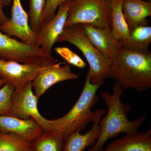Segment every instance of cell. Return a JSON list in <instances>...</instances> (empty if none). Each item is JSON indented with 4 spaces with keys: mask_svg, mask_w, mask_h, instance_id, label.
<instances>
[{
    "mask_svg": "<svg viewBox=\"0 0 151 151\" xmlns=\"http://www.w3.org/2000/svg\"><path fill=\"white\" fill-rule=\"evenodd\" d=\"M108 1H109V2H111V1H112V0H108Z\"/></svg>",
    "mask_w": 151,
    "mask_h": 151,
    "instance_id": "obj_30",
    "label": "cell"
},
{
    "mask_svg": "<svg viewBox=\"0 0 151 151\" xmlns=\"http://www.w3.org/2000/svg\"><path fill=\"white\" fill-rule=\"evenodd\" d=\"M61 64L62 63L60 62L46 66L41 70L32 81V88L38 100L54 84L78 78V75L71 72L69 64L61 66Z\"/></svg>",
    "mask_w": 151,
    "mask_h": 151,
    "instance_id": "obj_11",
    "label": "cell"
},
{
    "mask_svg": "<svg viewBox=\"0 0 151 151\" xmlns=\"http://www.w3.org/2000/svg\"><path fill=\"white\" fill-rule=\"evenodd\" d=\"M144 1H147L151 2V0H144Z\"/></svg>",
    "mask_w": 151,
    "mask_h": 151,
    "instance_id": "obj_29",
    "label": "cell"
},
{
    "mask_svg": "<svg viewBox=\"0 0 151 151\" xmlns=\"http://www.w3.org/2000/svg\"><path fill=\"white\" fill-rule=\"evenodd\" d=\"M123 1V0H112L111 2V34L114 39L122 45L128 40L130 35L122 12Z\"/></svg>",
    "mask_w": 151,
    "mask_h": 151,
    "instance_id": "obj_18",
    "label": "cell"
},
{
    "mask_svg": "<svg viewBox=\"0 0 151 151\" xmlns=\"http://www.w3.org/2000/svg\"><path fill=\"white\" fill-rule=\"evenodd\" d=\"M151 42V27L141 25L130 32L129 38L122 46L130 50L146 52L150 51Z\"/></svg>",
    "mask_w": 151,
    "mask_h": 151,
    "instance_id": "obj_19",
    "label": "cell"
},
{
    "mask_svg": "<svg viewBox=\"0 0 151 151\" xmlns=\"http://www.w3.org/2000/svg\"><path fill=\"white\" fill-rule=\"evenodd\" d=\"M47 0H29V22L30 27L36 36L41 27V19Z\"/></svg>",
    "mask_w": 151,
    "mask_h": 151,
    "instance_id": "obj_21",
    "label": "cell"
},
{
    "mask_svg": "<svg viewBox=\"0 0 151 151\" xmlns=\"http://www.w3.org/2000/svg\"><path fill=\"white\" fill-rule=\"evenodd\" d=\"M4 7L3 5L0 2V25L2 24L9 20V18L6 15L4 12Z\"/></svg>",
    "mask_w": 151,
    "mask_h": 151,
    "instance_id": "obj_25",
    "label": "cell"
},
{
    "mask_svg": "<svg viewBox=\"0 0 151 151\" xmlns=\"http://www.w3.org/2000/svg\"><path fill=\"white\" fill-rule=\"evenodd\" d=\"M44 67L36 64H22L0 59V77L19 92L34 80Z\"/></svg>",
    "mask_w": 151,
    "mask_h": 151,
    "instance_id": "obj_9",
    "label": "cell"
},
{
    "mask_svg": "<svg viewBox=\"0 0 151 151\" xmlns=\"http://www.w3.org/2000/svg\"><path fill=\"white\" fill-rule=\"evenodd\" d=\"M73 0H68L58 7L53 19L42 27L36 35L35 45L40 47L47 54L52 55V47L65 28L68 11Z\"/></svg>",
    "mask_w": 151,
    "mask_h": 151,
    "instance_id": "obj_10",
    "label": "cell"
},
{
    "mask_svg": "<svg viewBox=\"0 0 151 151\" xmlns=\"http://www.w3.org/2000/svg\"><path fill=\"white\" fill-rule=\"evenodd\" d=\"M12 1V0H0V2L2 4L4 7H5L6 6H10Z\"/></svg>",
    "mask_w": 151,
    "mask_h": 151,
    "instance_id": "obj_26",
    "label": "cell"
},
{
    "mask_svg": "<svg viewBox=\"0 0 151 151\" xmlns=\"http://www.w3.org/2000/svg\"><path fill=\"white\" fill-rule=\"evenodd\" d=\"M80 24L84 35L104 56L111 60L116 57L122 45L114 39L111 29Z\"/></svg>",
    "mask_w": 151,
    "mask_h": 151,
    "instance_id": "obj_12",
    "label": "cell"
},
{
    "mask_svg": "<svg viewBox=\"0 0 151 151\" xmlns=\"http://www.w3.org/2000/svg\"><path fill=\"white\" fill-rule=\"evenodd\" d=\"M32 82L21 91H14L12 97V116L24 120L33 118L44 130L52 131L49 120L42 117L38 110V100L33 92Z\"/></svg>",
    "mask_w": 151,
    "mask_h": 151,
    "instance_id": "obj_7",
    "label": "cell"
},
{
    "mask_svg": "<svg viewBox=\"0 0 151 151\" xmlns=\"http://www.w3.org/2000/svg\"><path fill=\"white\" fill-rule=\"evenodd\" d=\"M105 110L100 109L93 122L92 128L85 134L77 131L69 135L64 142L63 151H84L87 147H92L97 142L100 135V123Z\"/></svg>",
    "mask_w": 151,
    "mask_h": 151,
    "instance_id": "obj_14",
    "label": "cell"
},
{
    "mask_svg": "<svg viewBox=\"0 0 151 151\" xmlns=\"http://www.w3.org/2000/svg\"><path fill=\"white\" fill-rule=\"evenodd\" d=\"M55 50L66 60L68 64L81 68H84L86 66L84 60L68 47H57L55 48Z\"/></svg>",
    "mask_w": 151,
    "mask_h": 151,
    "instance_id": "obj_23",
    "label": "cell"
},
{
    "mask_svg": "<svg viewBox=\"0 0 151 151\" xmlns=\"http://www.w3.org/2000/svg\"><path fill=\"white\" fill-rule=\"evenodd\" d=\"M122 12L130 32L141 25H148L151 16V2L144 0H123Z\"/></svg>",
    "mask_w": 151,
    "mask_h": 151,
    "instance_id": "obj_15",
    "label": "cell"
},
{
    "mask_svg": "<svg viewBox=\"0 0 151 151\" xmlns=\"http://www.w3.org/2000/svg\"><path fill=\"white\" fill-rule=\"evenodd\" d=\"M24 151H32L30 149H28V150H25Z\"/></svg>",
    "mask_w": 151,
    "mask_h": 151,
    "instance_id": "obj_28",
    "label": "cell"
},
{
    "mask_svg": "<svg viewBox=\"0 0 151 151\" xmlns=\"http://www.w3.org/2000/svg\"><path fill=\"white\" fill-rule=\"evenodd\" d=\"M44 130L34 119L24 120L10 116H0V131L20 136L30 143Z\"/></svg>",
    "mask_w": 151,
    "mask_h": 151,
    "instance_id": "obj_13",
    "label": "cell"
},
{
    "mask_svg": "<svg viewBox=\"0 0 151 151\" xmlns=\"http://www.w3.org/2000/svg\"><path fill=\"white\" fill-rule=\"evenodd\" d=\"M100 151H151V130L126 134Z\"/></svg>",
    "mask_w": 151,
    "mask_h": 151,
    "instance_id": "obj_16",
    "label": "cell"
},
{
    "mask_svg": "<svg viewBox=\"0 0 151 151\" xmlns=\"http://www.w3.org/2000/svg\"><path fill=\"white\" fill-rule=\"evenodd\" d=\"M29 146L30 143L20 136L0 131V151H24Z\"/></svg>",
    "mask_w": 151,
    "mask_h": 151,
    "instance_id": "obj_20",
    "label": "cell"
},
{
    "mask_svg": "<svg viewBox=\"0 0 151 151\" xmlns=\"http://www.w3.org/2000/svg\"><path fill=\"white\" fill-rule=\"evenodd\" d=\"M125 89L115 82L113 93L105 91L100 94L108 107L106 116L100 119V131L99 137L96 143L88 151H100L108 140L119 135L120 133L126 134H135L139 132L146 119L144 114L134 121H130L127 116L130 107L122 103L121 95Z\"/></svg>",
    "mask_w": 151,
    "mask_h": 151,
    "instance_id": "obj_2",
    "label": "cell"
},
{
    "mask_svg": "<svg viewBox=\"0 0 151 151\" xmlns=\"http://www.w3.org/2000/svg\"><path fill=\"white\" fill-rule=\"evenodd\" d=\"M111 2L108 0H73L65 27L87 24L112 29Z\"/></svg>",
    "mask_w": 151,
    "mask_h": 151,
    "instance_id": "obj_5",
    "label": "cell"
},
{
    "mask_svg": "<svg viewBox=\"0 0 151 151\" xmlns=\"http://www.w3.org/2000/svg\"><path fill=\"white\" fill-rule=\"evenodd\" d=\"M67 42L80 50L89 63L88 74L90 83L100 86L108 78L111 60L104 55L84 35L81 24L64 28L57 42Z\"/></svg>",
    "mask_w": 151,
    "mask_h": 151,
    "instance_id": "obj_4",
    "label": "cell"
},
{
    "mask_svg": "<svg viewBox=\"0 0 151 151\" xmlns=\"http://www.w3.org/2000/svg\"><path fill=\"white\" fill-rule=\"evenodd\" d=\"M14 88L6 83L0 89V116H12V97Z\"/></svg>",
    "mask_w": 151,
    "mask_h": 151,
    "instance_id": "obj_22",
    "label": "cell"
},
{
    "mask_svg": "<svg viewBox=\"0 0 151 151\" xmlns=\"http://www.w3.org/2000/svg\"><path fill=\"white\" fill-rule=\"evenodd\" d=\"M6 83V82L4 79L0 78V87L4 86Z\"/></svg>",
    "mask_w": 151,
    "mask_h": 151,
    "instance_id": "obj_27",
    "label": "cell"
},
{
    "mask_svg": "<svg viewBox=\"0 0 151 151\" xmlns=\"http://www.w3.org/2000/svg\"><path fill=\"white\" fill-rule=\"evenodd\" d=\"M68 0H47L41 19V27L51 21L55 14L57 9Z\"/></svg>",
    "mask_w": 151,
    "mask_h": 151,
    "instance_id": "obj_24",
    "label": "cell"
},
{
    "mask_svg": "<svg viewBox=\"0 0 151 151\" xmlns=\"http://www.w3.org/2000/svg\"><path fill=\"white\" fill-rule=\"evenodd\" d=\"M108 78L122 88L142 92L151 87V53L130 50L121 46L111 60Z\"/></svg>",
    "mask_w": 151,
    "mask_h": 151,
    "instance_id": "obj_1",
    "label": "cell"
},
{
    "mask_svg": "<svg viewBox=\"0 0 151 151\" xmlns=\"http://www.w3.org/2000/svg\"><path fill=\"white\" fill-rule=\"evenodd\" d=\"M65 141L62 131L44 130L30 143L29 149L32 151H63Z\"/></svg>",
    "mask_w": 151,
    "mask_h": 151,
    "instance_id": "obj_17",
    "label": "cell"
},
{
    "mask_svg": "<svg viewBox=\"0 0 151 151\" xmlns=\"http://www.w3.org/2000/svg\"><path fill=\"white\" fill-rule=\"evenodd\" d=\"M100 86L91 84L87 74L83 90L75 105L61 118L49 120L52 131H62L65 140L73 132H81L88 124L93 123L100 110L92 111L99 100L96 93Z\"/></svg>",
    "mask_w": 151,
    "mask_h": 151,
    "instance_id": "obj_3",
    "label": "cell"
},
{
    "mask_svg": "<svg viewBox=\"0 0 151 151\" xmlns=\"http://www.w3.org/2000/svg\"><path fill=\"white\" fill-rule=\"evenodd\" d=\"M11 18L0 25V31L6 35L15 37L28 44L35 45L36 36L30 27L28 14L23 8L21 0H12Z\"/></svg>",
    "mask_w": 151,
    "mask_h": 151,
    "instance_id": "obj_8",
    "label": "cell"
},
{
    "mask_svg": "<svg viewBox=\"0 0 151 151\" xmlns=\"http://www.w3.org/2000/svg\"><path fill=\"white\" fill-rule=\"evenodd\" d=\"M0 59L44 67L54 65L58 62V60L47 54L40 47L17 40L1 31Z\"/></svg>",
    "mask_w": 151,
    "mask_h": 151,
    "instance_id": "obj_6",
    "label": "cell"
},
{
    "mask_svg": "<svg viewBox=\"0 0 151 151\" xmlns=\"http://www.w3.org/2000/svg\"><path fill=\"white\" fill-rule=\"evenodd\" d=\"M0 78H1V77H0Z\"/></svg>",
    "mask_w": 151,
    "mask_h": 151,
    "instance_id": "obj_31",
    "label": "cell"
}]
</instances>
